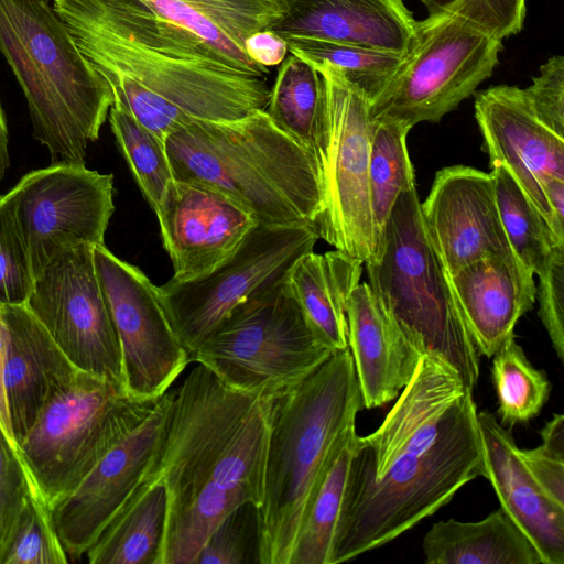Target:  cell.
Instances as JSON below:
<instances>
[{"mask_svg": "<svg viewBox=\"0 0 564 564\" xmlns=\"http://www.w3.org/2000/svg\"><path fill=\"white\" fill-rule=\"evenodd\" d=\"M420 209L426 236L447 274L482 257L513 252L490 172L466 165L440 170Z\"/></svg>", "mask_w": 564, "mask_h": 564, "instance_id": "cell-17", "label": "cell"}, {"mask_svg": "<svg viewBox=\"0 0 564 564\" xmlns=\"http://www.w3.org/2000/svg\"><path fill=\"white\" fill-rule=\"evenodd\" d=\"M420 204L416 187L399 195L375 256L364 263L367 283L409 339L442 357L474 391L480 355L426 236Z\"/></svg>", "mask_w": 564, "mask_h": 564, "instance_id": "cell-7", "label": "cell"}, {"mask_svg": "<svg viewBox=\"0 0 564 564\" xmlns=\"http://www.w3.org/2000/svg\"><path fill=\"white\" fill-rule=\"evenodd\" d=\"M310 64L322 77L325 106L324 206L316 221L318 235L365 263L376 252L369 187L370 101L332 65Z\"/></svg>", "mask_w": 564, "mask_h": 564, "instance_id": "cell-11", "label": "cell"}, {"mask_svg": "<svg viewBox=\"0 0 564 564\" xmlns=\"http://www.w3.org/2000/svg\"><path fill=\"white\" fill-rule=\"evenodd\" d=\"M491 378L503 426L529 423L549 400L551 382L546 373L530 362L514 335L494 354Z\"/></svg>", "mask_w": 564, "mask_h": 564, "instance_id": "cell-33", "label": "cell"}, {"mask_svg": "<svg viewBox=\"0 0 564 564\" xmlns=\"http://www.w3.org/2000/svg\"><path fill=\"white\" fill-rule=\"evenodd\" d=\"M273 123L317 163L325 156L324 88L319 73L306 61L290 55L279 68L264 110Z\"/></svg>", "mask_w": 564, "mask_h": 564, "instance_id": "cell-29", "label": "cell"}, {"mask_svg": "<svg viewBox=\"0 0 564 564\" xmlns=\"http://www.w3.org/2000/svg\"><path fill=\"white\" fill-rule=\"evenodd\" d=\"M272 398L247 393L197 366L174 391L143 477L160 480L167 510L159 564H195L234 509L264 498Z\"/></svg>", "mask_w": 564, "mask_h": 564, "instance_id": "cell-3", "label": "cell"}, {"mask_svg": "<svg viewBox=\"0 0 564 564\" xmlns=\"http://www.w3.org/2000/svg\"><path fill=\"white\" fill-rule=\"evenodd\" d=\"M245 50L251 61L265 68L280 65L289 52L285 40L271 29L249 35Z\"/></svg>", "mask_w": 564, "mask_h": 564, "instance_id": "cell-44", "label": "cell"}, {"mask_svg": "<svg viewBox=\"0 0 564 564\" xmlns=\"http://www.w3.org/2000/svg\"><path fill=\"white\" fill-rule=\"evenodd\" d=\"M358 434L356 422L344 432L301 524L290 564H330Z\"/></svg>", "mask_w": 564, "mask_h": 564, "instance_id": "cell-30", "label": "cell"}, {"mask_svg": "<svg viewBox=\"0 0 564 564\" xmlns=\"http://www.w3.org/2000/svg\"><path fill=\"white\" fill-rule=\"evenodd\" d=\"M93 248L84 243L56 257L35 279L25 305L78 370L126 386Z\"/></svg>", "mask_w": 564, "mask_h": 564, "instance_id": "cell-14", "label": "cell"}, {"mask_svg": "<svg viewBox=\"0 0 564 564\" xmlns=\"http://www.w3.org/2000/svg\"><path fill=\"white\" fill-rule=\"evenodd\" d=\"M371 120L369 187L377 250L397 198L415 187V174L406 147L412 128L391 119Z\"/></svg>", "mask_w": 564, "mask_h": 564, "instance_id": "cell-31", "label": "cell"}, {"mask_svg": "<svg viewBox=\"0 0 564 564\" xmlns=\"http://www.w3.org/2000/svg\"><path fill=\"white\" fill-rule=\"evenodd\" d=\"M541 444L520 449L521 459L538 485L564 507V415L554 414L540 431Z\"/></svg>", "mask_w": 564, "mask_h": 564, "instance_id": "cell-40", "label": "cell"}, {"mask_svg": "<svg viewBox=\"0 0 564 564\" xmlns=\"http://www.w3.org/2000/svg\"><path fill=\"white\" fill-rule=\"evenodd\" d=\"M485 478L500 508L532 543L542 564H564V507L525 468L509 430L489 411L478 412Z\"/></svg>", "mask_w": 564, "mask_h": 564, "instance_id": "cell-20", "label": "cell"}, {"mask_svg": "<svg viewBox=\"0 0 564 564\" xmlns=\"http://www.w3.org/2000/svg\"><path fill=\"white\" fill-rule=\"evenodd\" d=\"M7 326L3 319L1 308H0V424L9 435V437L13 441V443L18 446L14 441L10 416L7 405L6 390H4V367H6V357H7Z\"/></svg>", "mask_w": 564, "mask_h": 564, "instance_id": "cell-46", "label": "cell"}, {"mask_svg": "<svg viewBox=\"0 0 564 564\" xmlns=\"http://www.w3.org/2000/svg\"><path fill=\"white\" fill-rule=\"evenodd\" d=\"M429 14L452 12L469 20L500 40L523 26L527 0H420Z\"/></svg>", "mask_w": 564, "mask_h": 564, "instance_id": "cell-39", "label": "cell"}, {"mask_svg": "<svg viewBox=\"0 0 564 564\" xmlns=\"http://www.w3.org/2000/svg\"><path fill=\"white\" fill-rule=\"evenodd\" d=\"M533 273L513 252L477 259L448 274L479 355L491 358L535 302Z\"/></svg>", "mask_w": 564, "mask_h": 564, "instance_id": "cell-22", "label": "cell"}, {"mask_svg": "<svg viewBox=\"0 0 564 564\" xmlns=\"http://www.w3.org/2000/svg\"><path fill=\"white\" fill-rule=\"evenodd\" d=\"M97 276L115 324L124 383L138 399L162 397L189 362L159 297L158 286L135 265L93 248Z\"/></svg>", "mask_w": 564, "mask_h": 564, "instance_id": "cell-15", "label": "cell"}, {"mask_svg": "<svg viewBox=\"0 0 564 564\" xmlns=\"http://www.w3.org/2000/svg\"><path fill=\"white\" fill-rule=\"evenodd\" d=\"M174 281L210 272L259 224L240 205L207 185L173 178L155 212Z\"/></svg>", "mask_w": 564, "mask_h": 564, "instance_id": "cell-18", "label": "cell"}, {"mask_svg": "<svg viewBox=\"0 0 564 564\" xmlns=\"http://www.w3.org/2000/svg\"><path fill=\"white\" fill-rule=\"evenodd\" d=\"M502 40L452 12L416 21L401 64L370 102L371 119H391L411 128L437 122L489 78Z\"/></svg>", "mask_w": 564, "mask_h": 564, "instance_id": "cell-10", "label": "cell"}, {"mask_svg": "<svg viewBox=\"0 0 564 564\" xmlns=\"http://www.w3.org/2000/svg\"><path fill=\"white\" fill-rule=\"evenodd\" d=\"M0 308L8 334L4 390L19 448L46 403L79 370L25 304Z\"/></svg>", "mask_w": 564, "mask_h": 564, "instance_id": "cell-21", "label": "cell"}, {"mask_svg": "<svg viewBox=\"0 0 564 564\" xmlns=\"http://www.w3.org/2000/svg\"><path fill=\"white\" fill-rule=\"evenodd\" d=\"M543 189L552 214L554 234L564 242V181L551 180L544 184Z\"/></svg>", "mask_w": 564, "mask_h": 564, "instance_id": "cell-45", "label": "cell"}, {"mask_svg": "<svg viewBox=\"0 0 564 564\" xmlns=\"http://www.w3.org/2000/svg\"><path fill=\"white\" fill-rule=\"evenodd\" d=\"M362 262L339 251L300 256L286 281L311 328L333 351L348 348L346 306L359 284Z\"/></svg>", "mask_w": 564, "mask_h": 564, "instance_id": "cell-26", "label": "cell"}, {"mask_svg": "<svg viewBox=\"0 0 564 564\" xmlns=\"http://www.w3.org/2000/svg\"><path fill=\"white\" fill-rule=\"evenodd\" d=\"M34 490L18 446L0 424V554L28 496Z\"/></svg>", "mask_w": 564, "mask_h": 564, "instance_id": "cell-41", "label": "cell"}, {"mask_svg": "<svg viewBox=\"0 0 564 564\" xmlns=\"http://www.w3.org/2000/svg\"><path fill=\"white\" fill-rule=\"evenodd\" d=\"M109 121L134 180L155 213L169 183L174 178L164 141L117 102L109 110Z\"/></svg>", "mask_w": 564, "mask_h": 564, "instance_id": "cell-35", "label": "cell"}, {"mask_svg": "<svg viewBox=\"0 0 564 564\" xmlns=\"http://www.w3.org/2000/svg\"><path fill=\"white\" fill-rule=\"evenodd\" d=\"M288 50L308 63L339 70L371 102L386 87L404 54L308 37H285Z\"/></svg>", "mask_w": 564, "mask_h": 564, "instance_id": "cell-34", "label": "cell"}, {"mask_svg": "<svg viewBox=\"0 0 564 564\" xmlns=\"http://www.w3.org/2000/svg\"><path fill=\"white\" fill-rule=\"evenodd\" d=\"M68 562L51 512L37 491H32L0 554V564H65Z\"/></svg>", "mask_w": 564, "mask_h": 564, "instance_id": "cell-36", "label": "cell"}, {"mask_svg": "<svg viewBox=\"0 0 564 564\" xmlns=\"http://www.w3.org/2000/svg\"><path fill=\"white\" fill-rule=\"evenodd\" d=\"M364 409L349 348L272 398L260 564H290L301 524L345 430Z\"/></svg>", "mask_w": 564, "mask_h": 564, "instance_id": "cell-4", "label": "cell"}, {"mask_svg": "<svg viewBox=\"0 0 564 564\" xmlns=\"http://www.w3.org/2000/svg\"><path fill=\"white\" fill-rule=\"evenodd\" d=\"M115 102L164 141L194 121H236L265 110L267 77L239 72L137 0H52Z\"/></svg>", "mask_w": 564, "mask_h": 564, "instance_id": "cell-2", "label": "cell"}, {"mask_svg": "<svg viewBox=\"0 0 564 564\" xmlns=\"http://www.w3.org/2000/svg\"><path fill=\"white\" fill-rule=\"evenodd\" d=\"M164 144L175 180L217 189L262 225H316L324 206L319 166L264 110L191 122Z\"/></svg>", "mask_w": 564, "mask_h": 564, "instance_id": "cell-5", "label": "cell"}, {"mask_svg": "<svg viewBox=\"0 0 564 564\" xmlns=\"http://www.w3.org/2000/svg\"><path fill=\"white\" fill-rule=\"evenodd\" d=\"M156 401L134 398L124 384L80 370L54 394L18 448L48 509L135 429Z\"/></svg>", "mask_w": 564, "mask_h": 564, "instance_id": "cell-9", "label": "cell"}, {"mask_svg": "<svg viewBox=\"0 0 564 564\" xmlns=\"http://www.w3.org/2000/svg\"><path fill=\"white\" fill-rule=\"evenodd\" d=\"M377 430L358 436L330 564L389 543L485 476L473 390L424 352Z\"/></svg>", "mask_w": 564, "mask_h": 564, "instance_id": "cell-1", "label": "cell"}, {"mask_svg": "<svg viewBox=\"0 0 564 564\" xmlns=\"http://www.w3.org/2000/svg\"><path fill=\"white\" fill-rule=\"evenodd\" d=\"M284 12L271 30L404 54L416 20L402 0H282Z\"/></svg>", "mask_w": 564, "mask_h": 564, "instance_id": "cell-23", "label": "cell"}, {"mask_svg": "<svg viewBox=\"0 0 564 564\" xmlns=\"http://www.w3.org/2000/svg\"><path fill=\"white\" fill-rule=\"evenodd\" d=\"M499 217L518 259L539 274L557 248L564 247L502 164L490 166Z\"/></svg>", "mask_w": 564, "mask_h": 564, "instance_id": "cell-32", "label": "cell"}, {"mask_svg": "<svg viewBox=\"0 0 564 564\" xmlns=\"http://www.w3.org/2000/svg\"><path fill=\"white\" fill-rule=\"evenodd\" d=\"M474 108L489 165L508 169L554 234L543 186L551 180L564 181V138L533 116L517 86L477 93Z\"/></svg>", "mask_w": 564, "mask_h": 564, "instance_id": "cell-19", "label": "cell"}, {"mask_svg": "<svg viewBox=\"0 0 564 564\" xmlns=\"http://www.w3.org/2000/svg\"><path fill=\"white\" fill-rule=\"evenodd\" d=\"M521 95L533 116L564 138V57H550L540 66L532 84L521 88Z\"/></svg>", "mask_w": 564, "mask_h": 564, "instance_id": "cell-42", "label": "cell"}, {"mask_svg": "<svg viewBox=\"0 0 564 564\" xmlns=\"http://www.w3.org/2000/svg\"><path fill=\"white\" fill-rule=\"evenodd\" d=\"M184 29L235 69L267 77L269 69L249 58L246 39L271 29L283 15L282 0H137Z\"/></svg>", "mask_w": 564, "mask_h": 564, "instance_id": "cell-25", "label": "cell"}, {"mask_svg": "<svg viewBox=\"0 0 564 564\" xmlns=\"http://www.w3.org/2000/svg\"><path fill=\"white\" fill-rule=\"evenodd\" d=\"M51 0H0V53L26 99L34 138L54 162L85 163L115 102Z\"/></svg>", "mask_w": 564, "mask_h": 564, "instance_id": "cell-6", "label": "cell"}, {"mask_svg": "<svg viewBox=\"0 0 564 564\" xmlns=\"http://www.w3.org/2000/svg\"><path fill=\"white\" fill-rule=\"evenodd\" d=\"M285 274L237 305L189 361L230 388L268 398L319 367L334 351L311 328Z\"/></svg>", "mask_w": 564, "mask_h": 564, "instance_id": "cell-8", "label": "cell"}, {"mask_svg": "<svg viewBox=\"0 0 564 564\" xmlns=\"http://www.w3.org/2000/svg\"><path fill=\"white\" fill-rule=\"evenodd\" d=\"M538 315L561 361L564 360V247L557 248L536 274Z\"/></svg>", "mask_w": 564, "mask_h": 564, "instance_id": "cell-43", "label": "cell"}, {"mask_svg": "<svg viewBox=\"0 0 564 564\" xmlns=\"http://www.w3.org/2000/svg\"><path fill=\"white\" fill-rule=\"evenodd\" d=\"M347 340L365 409L395 400L424 354L379 303L367 282L350 293Z\"/></svg>", "mask_w": 564, "mask_h": 564, "instance_id": "cell-24", "label": "cell"}, {"mask_svg": "<svg viewBox=\"0 0 564 564\" xmlns=\"http://www.w3.org/2000/svg\"><path fill=\"white\" fill-rule=\"evenodd\" d=\"M259 507L246 502L228 513L212 531L195 564H260Z\"/></svg>", "mask_w": 564, "mask_h": 564, "instance_id": "cell-37", "label": "cell"}, {"mask_svg": "<svg viewBox=\"0 0 564 564\" xmlns=\"http://www.w3.org/2000/svg\"><path fill=\"white\" fill-rule=\"evenodd\" d=\"M167 510L160 480L143 477L86 552L90 564H159Z\"/></svg>", "mask_w": 564, "mask_h": 564, "instance_id": "cell-28", "label": "cell"}, {"mask_svg": "<svg viewBox=\"0 0 564 564\" xmlns=\"http://www.w3.org/2000/svg\"><path fill=\"white\" fill-rule=\"evenodd\" d=\"M10 165L9 138L6 116L0 101V181Z\"/></svg>", "mask_w": 564, "mask_h": 564, "instance_id": "cell-47", "label": "cell"}, {"mask_svg": "<svg viewBox=\"0 0 564 564\" xmlns=\"http://www.w3.org/2000/svg\"><path fill=\"white\" fill-rule=\"evenodd\" d=\"M29 252L7 195H0V304H25L34 285Z\"/></svg>", "mask_w": 564, "mask_h": 564, "instance_id": "cell-38", "label": "cell"}, {"mask_svg": "<svg viewBox=\"0 0 564 564\" xmlns=\"http://www.w3.org/2000/svg\"><path fill=\"white\" fill-rule=\"evenodd\" d=\"M173 397L174 391L160 397L149 415L50 508L67 555L86 554L140 484L162 436Z\"/></svg>", "mask_w": 564, "mask_h": 564, "instance_id": "cell-16", "label": "cell"}, {"mask_svg": "<svg viewBox=\"0 0 564 564\" xmlns=\"http://www.w3.org/2000/svg\"><path fill=\"white\" fill-rule=\"evenodd\" d=\"M422 546L426 564H542L532 543L501 508L479 521L435 522Z\"/></svg>", "mask_w": 564, "mask_h": 564, "instance_id": "cell-27", "label": "cell"}, {"mask_svg": "<svg viewBox=\"0 0 564 564\" xmlns=\"http://www.w3.org/2000/svg\"><path fill=\"white\" fill-rule=\"evenodd\" d=\"M317 226L257 224L237 249L210 272L158 286L159 297L181 344L191 355L230 312L282 276L302 254L313 251Z\"/></svg>", "mask_w": 564, "mask_h": 564, "instance_id": "cell-12", "label": "cell"}, {"mask_svg": "<svg viewBox=\"0 0 564 564\" xmlns=\"http://www.w3.org/2000/svg\"><path fill=\"white\" fill-rule=\"evenodd\" d=\"M20 226L33 275L64 251L105 245L113 214V175L85 163L54 162L31 171L7 194Z\"/></svg>", "mask_w": 564, "mask_h": 564, "instance_id": "cell-13", "label": "cell"}]
</instances>
